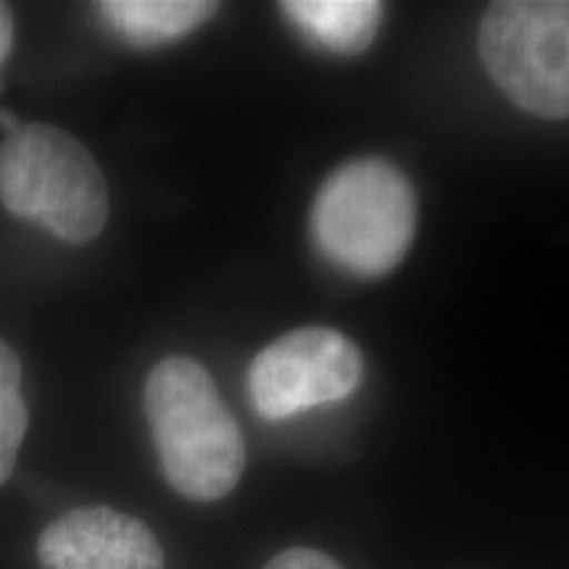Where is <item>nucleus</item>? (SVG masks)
Segmentation results:
<instances>
[{
    "label": "nucleus",
    "instance_id": "1",
    "mask_svg": "<svg viewBox=\"0 0 569 569\" xmlns=\"http://www.w3.org/2000/svg\"><path fill=\"white\" fill-rule=\"evenodd\" d=\"M146 417L163 478L190 501H217L240 482L246 440L209 369L167 356L146 380Z\"/></svg>",
    "mask_w": 569,
    "mask_h": 569
},
{
    "label": "nucleus",
    "instance_id": "2",
    "mask_svg": "<svg viewBox=\"0 0 569 569\" xmlns=\"http://www.w3.org/2000/svg\"><path fill=\"white\" fill-rule=\"evenodd\" d=\"M417 230L407 174L382 159H356L327 177L311 206V238L330 264L382 277L401 264Z\"/></svg>",
    "mask_w": 569,
    "mask_h": 569
},
{
    "label": "nucleus",
    "instance_id": "3",
    "mask_svg": "<svg viewBox=\"0 0 569 569\" xmlns=\"http://www.w3.org/2000/svg\"><path fill=\"white\" fill-rule=\"evenodd\" d=\"M0 201L67 243H88L109 222V184L101 167L74 134L42 122L6 134Z\"/></svg>",
    "mask_w": 569,
    "mask_h": 569
},
{
    "label": "nucleus",
    "instance_id": "4",
    "mask_svg": "<svg viewBox=\"0 0 569 569\" xmlns=\"http://www.w3.org/2000/svg\"><path fill=\"white\" fill-rule=\"evenodd\" d=\"M480 59L519 109L569 119V0H503L480 21Z\"/></svg>",
    "mask_w": 569,
    "mask_h": 569
},
{
    "label": "nucleus",
    "instance_id": "5",
    "mask_svg": "<svg viewBox=\"0 0 569 569\" xmlns=\"http://www.w3.org/2000/svg\"><path fill=\"white\" fill-rule=\"evenodd\" d=\"M365 375L359 348L330 327H298L253 359L248 393L264 419L303 415L322 403L343 401Z\"/></svg>",
    "mask_w": 569,
    "mask_h": 569
},
{
    "label": "nucleus",
    "instance_id": "6",
    "mask_svg": "<svg viewBox=\"0 0 569 569\" xmlns=\"http://www.w3.org/2000/svg\"><path fill=\"white\" fill-rule=\"evenodd\" d=\"M42 569H163L159 540L140 519L106 507L74 509L40 536Z\"/></svg>",
    "mask_w": 569,
    "mask_h": 569
},
{
    "label": "nucleus",
    "instance_id": "7",
    "mask_svg": "<svg viewBox=\"0 0 569 569\" xmlns=\"http://www.w3.org/2000/svg\"><path fill=\"white\" fill-rule=\"evenodd\" d=\"M280 11L319 48L343 56L369 48L382 21L375 0H288Z\"/></svg>",
    "mask_w": 569,
    "mask_h": 569
},
{
    "label": "nucleus",
    "instance_id": "8",
    "mask_svg": "<svg viewBox=\"0 0 569 569\" xmlns=\"http://www.w3.org/2000/svg\"><path fill=\"white\" fill-rule=\"evenodd\" d=\"M98 11L124 40L159 46L193 32L219 6L206 0H106Z\"/></svg>",
    "mask_w": 569,
    "mask_h": 569
},
{
    "label": "nucleus",
    "instance_id": "9",
    "mask_svg": "<svg viewBox=\"0 0 569 569\" xmlns=\"http://www.w3.org/2000/svg\"><path fill=\"white\" fill-rule=\"evenodd\" d=\"M27 403L21 396V365L13 348L0 340V486L17 467L27 432Z\"/></svg>",
    "mask_w": 569,
    "mask_h": 569
},
{
    "label": "nucleus",
    "instance_id": "10",
    "mask_svg": "<svg viewBox=\"0 0 569 569\" xmlns=\"http://www.w3.org/2000/svg\"><path fill=\"white\" fill-rule=\"evenodd\" d=\"M264 569H343L336 559L315 549H290L274 557Z\"/></svg>",
    "mask_w": 569,
    "mask_h": 569
},
{
    "label": "nucleus",
    "instance_id": "11",
    "mask_svg": "<svg viewBox=\"0 0 569 569\" xmlns=\"http://www.w3.org/2000/svg\"><path fill=\"white\" fill-rule=\"evenodd\" d=\"M13 46V13L6 3H0V63L9 59Z\"/></svg>",
    "mask_w": 569,
    "mask_h": 569
},
{
    "label": "nucleus",
    "instance_id": "12",
    "mask_svg": "<svg viewBox=\"0 0 569 569\" xmlns=\"http://www.w3.org/2000/svg\"><path fill=\"white\" fill-rule=\"evenodd\" d=\"M19 127H21V122L13 117V111H9V109L0 111V130H3L6 134H11V132H17Z\"/></svg>",
    "mask_w": 569,
    "mask_h": 569
},
{
    "label": "nucleus",
    "instance_id": "13",
    "mask_svg": "<svg viewBox=\"0 0 569 569\" xmlns=\"http://www.w3.org/2000/svg\"><path fill=\"white\" fill-rule=\"evenodd\" d=\"M0 90H3V82H0Z\"/></svg>",
    "mask_w": 569,
    "mask_h": 569
}]
</instances>
